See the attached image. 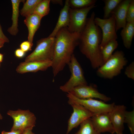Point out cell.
I'll use <instances>...</instances> for the list:
<instances>
[{
  "mask_svg": "<svg viewBox=\"0 0 134 134\" xmlns=\"http://www.w3.org/2000/svg\"><path fill=\"white\" fill-rule=\"evenodd\" d=\"M94 22L95 24L99 27L102 31L100 49L110 40L117 39V36L116 30V23L113 15H112L111 17L106 19L95 18Z\"/></svg>",
  "mask_w": 134,
  "mask_h": 134,
  "instance_id": "obj_9",
  "label": "cell"
},
{
  "mask_svg": "<svg viewBox=\"0 0 134 134\" xmlns=\"http://www.w3.org/2000/svg\"><path fill=\"white\" fill-rule=\"evenodd\" d=\"M50 0H42L36 7L34 13L42 18L47 15L50 11Z\"/></svg>",
  "mask_w": 134,
  "mask_h": 134,
  "instance_id": "obj_24",
  "label": "cell"
},
{
  "mask_svg": "<svg viewBox=\"0 0 134 134\" xmlns=\"http://www.w3.org/2000/svg\"><path fill=\"white\" fill-rule=\"evenodd\" d=\"M55 39V37L48 36L37 41L35 48L26 58L25 61H51Z\"/></svg>",
  "mask_w": 134,
  "mask_h": 134,
  "instance_id": "obj_4",
  "label": "cell"
},
{
  "mask_svg": "<svg viewBox=\"0 0 134 134\" xmlns=\"http://www.w3.org/2000/svg\"><path fill=\"white\" fill-rule=\"evenodd\" d=\"M68 100L76 102L94 114L104 112H109L113 109L114 103L107 104L101 100L93 99H80L78 98L68 92L67 94Z\"/></svg>",
  "mask_w": 134,
  "mask_h": 134,
  "instance_id": "obj_8",
  "label": "cell"
},
{
  "mask_svg": "<svg viewBox=\"0 0 134 134\" xmlns=\"http://www.w3.org/2000/svg\"><path fill=\"white\" fill-rule=\"evenodd\" d=\"M3 58V55L0 53V63L2 62Z\"/></svg>",
  "mask_w": 134,
  "mask_h": 134,
  "instance_id": "obj_36",
  "label": "cell"
},
{
  "mask_svg": "<svg viewBox=\"0 0 134 134\" xmlns=\"http://www.w3.org/2000/svg\"><path fill=\"white\" fill-rule=\"evenodd\" d=\"M80 35V33L70 32L67 27L62 28L56 34L51 61L54 77L70 62L74 49L78 45Z\"/></svg>",
  "mask_w": 134,
  "mask_h": 134,
  "instance_id": "obj_1",
  "label": "cell"
},
{
  "mask_svg": "<svg viewBox=\"0 0 134 134\" xmlns=\"http://www.w3.org/2000/svg\"><path fill=\"white\" fill-rule=\"evenodd\" d=\"M7 114L13 120V124L11 131L20 130L23 131L27 129L32 130L35 126L36 117L34 114L28 110H9Z\"/></svg>",
  "mask_w": 134,
  "mask_h": 134,
  "instance_id": "obj_6",
  "label": "cell"
},
{
  "mask_svg": "<svg viewBox=\"0 0 134 134\" xmlns=\"http://www.w3.org/2000/svg\"><path fill=\"white\" fill-rule=\"evenodd\" d=\"M131 1L122 0L111 13L115 18L116 32L121 28H123L126 25L127 10Z\"/></svg>",
  "mask_w": 134,
  "mask_h": 134,
  "instance_id": "obj_15",
  "label": "cell"
},
{
  "mask_svg": "<svg viewBox=\"0 0 134 134\" xmlns=\"http://www.w3.org/2000/svg\"><path fill=\"white\" fill-rule=\"evenodd\" d=\"M32 46L28 40L23 42L20 45V49L25 52L31 50Z\"/></svg>",
  "mask_w": 134,
  "mask_h": 134,
  "instance_id": "obj_29",
  "label": "cell"
},
{
  "mask_svg": "<svg viewBox=\"0 0 134 134\" xmlns=\"http://www.w3.org/2000/svg\"><path fill=\"white\" fill-rule=\"evenodd\" d=\"M68 102L72 107L73 111L68 121L66 134L73 128H76L83 121L91 118L94 114L82 105L68 100Z\"/></svg>",
  "mask_w": 134,
  "mask_h": 134,
  "instance_id": "obj_10",
  "label": "cell"
},
{
  "mask_svg": "<svg viewBox=\"0 0 134 134\" xmlns=\"http://www.w3.org/2000/svg\"><path fill=\"white\" fill-rule=\"evenodd\" d=\"M42 0H27L24 3L23 7L20 10V14L25 17L34 13L37 5Z\"/></svg>",
  "mask_w": 134,
  "mask_h": 134,
  "instance_id": "obj_21",
  "label": "cell"
},
{
  "mask_svg": "<svg viewBox=\"0 0 134 134\" xmlns=\"http://www.w3.org/2000/svg\"><path fill=\"white\" fill-rule=\"evenodd\" d=\"M50 2L53 4H59L61 5H63V1L62 0H50Z\"/></svg>",
  "mask_w": 134,
  "mask_h": 134,
  "instance_id": "obj_33",
  "label": "cell"
},
{
  "mask_svg": "<svg viewBox=\"0 0 134 134\" xmlns=\"http://www.w3.org/2000/svg\"></svg>",
  "mask_w": 134,
  "mask_h": 134,
  "instance_id": "obj_38",
  "label": "cell"
},
{
  "mask_svg": "<svg viewBox=\"0 0 134 134\" xmlns=\"http://www.w3.org/2000/svg\"><path fill=\"white\" fill-rule=\"evenodd\" d=\"M124 123H126L132 134H134V110H126L125 115Z\"/></svg>",
  "mask_w": 134,
  "mask_h": 134,
  "instance_id": "obj_26",
  "label": "cell"
},
{
  "mask_svg": "<svg viewBox=\"0 0 134 134\" xmlns=\"http://www.w3.org/2000/svg\"><path fill=\"white\" fill-rule=\"evenodd\" d=\"M118 45L116 40L113 39L109 41L100 49L103 63L111 56Z\"/></svg>",
  "mask_w": 134,
  "mask_h": 134,
  "instance_id": "obj_20",
  "label": "cell"
},
{
  "mask_svg": "<svg viewBox=\"0 0 134 134\" xmlns=\"http://www.w3.org/2000/svg\"><path fill=\"white\" fill-rule=\"evenodd\" d=\"M2 117L0 113V120L2 119Z\"/></svg>",
  "mask_w": 134,
  "mask_h": 134,
  "instance_id": "obj_37",
  "label": "cell"
},
{
  "mask_svg": "<svg viewBox=\"0 0 134 134\" xmlns=\"http://www.w3.org/2000/svg\"><path fill=\"white\" fill-rule=\"evenodd\" d=\"M80 125L79 129L74 134H100L94 128L90 118L83 121Z\"/></svg>",
  "mask_w": 134,
  "mask_h": 134,
  "instance_id": "obj_22",
  "label": "cell"
},
{
  "mask_svg": "<svg viewBox=\"0 0 134 134\" xmlns=\"http://www.w3.org/2000/svg\"><path fill=\"white\" fill-rule=\"evenodd\" d=\"M95 15L93 12L87 18L86 25L80 33L78 45L81 52L89 60L92 67L95 69L103 64L100 48V32L94 23Z\"/></svg>",
  "mask_w": 134,
  "mask_h": 134,
  "instance_id": "obj_2",
  "label": "cell"
},
{
  "mask_svg": "<svg viewBox=\"0 0 134 134\" xmlns=\"http://www.w3.org/2000/svg\"><path fill=\"white\" fill-rule=\"evenodd\" d=\"M12 7V14L11 19L12 24L11 27L7 29V31L11 35L15 36L18 32V18L19 16V7L21 2L23 3L25 1L23 0H11Z\"/></svg>",
  "mask_w": 134,
  "mask_h": 134,
  "instance_id": "obj_18",
  "label": "cell"
},
{
  "mask_svg": "<svg viewBox=\"0 0 134 134\" xmlns=\"http://www.w3.org/2000/svg\"><path fill=\"white\" fill-rule=\"evenodd\" d=\"M120 34L124 46L127 49H130L134 34V21L127 22Z\"/></svg>",
  "mask_w": 134,
  "mask_h": 134,
  "instance_id": "obj_19",
  "label": "cell"
},
{
  "mask_svg": "<svg viewBox=\"0 0 134 134\" xmlns=\"http://www.w3.org/2000/svg\"><path fill=\"white\" fill-rule=\"evenodd\" d=\"M23 132L20 130L12 131L9 132H6L3 131L1 132V134H22Z\"/></svg>",
  "mask_w": 134,
  "mask_h": 134,
  "instance_id": "obj_32",
  "label": "cell"
},
{
  "mask_svg": "<svg viewBox=\"0 0 134 134\" xmlns=\"http://www.w3.org/2000/svg\"><path fill=\"white\" fill-rule=\"evenodd\" d=\"M127 22L134 21V0H131L128 8L126 17Z\"/></svg>",
  "mask_w": 134,
  "mask_h": 134,
  "instance_id": "obj_27",
  "label": "cell"
},
{
  "mask_svg": "<svg viewBox=\"0 0 134 134\" xmlns=\"http://www.w3.org/2000/svg\"><path fill=\"white\" fill-rule=\"evenodd\" d=\"M127 62L123 52L117 51L98 68L97 74L101 78L112 79L120 73Z\"/></svg>",
  "mask_w": 134,
  "mask_h": 134,
  "instance_id": "obj_3",
  "label": "cell"
},
{
  "mask_svg": "<svg viewBox=\"0 0 134 134\" xmlns=\"http://www.w3.org/2000/svg\"><path fill=\"white\" fill-rule=\"evenodd\" d=\"M42 18L34 13L25 17L24 20L25 24L27 26L28 31V41L33 45V39L34 34L40 25Z\"/></svg>",
  "mask_w": 134,
  "mask_h": 134,
  "instance_id": "obj_17",
  "label": "cell"
},
{
  "mask_svg": "<svg viewBox=\"0 0 134 134\" xmlns=\"http://www.w3.org/2000/svg\"><path fill=\"white\" fill-rule=\"evenodd\" d=\"M69 93L80 99L97 98L104 102L111 100L110 97L99 92L94 86L87 84L79 86L73 88Z\"/></svg>",
  "mask_w": 134,
  "mask_h": 134,
  "instance_id": "obj_11",
  "label": "cell"
},
{
  "mask_svg": "<svg viewBox=\"0 0 134 134\" xmlns=\"http://www.w3.org/2000/svg\"><path fill=\"white\" fill-rule=\"evenodd\" d=\"M125 74L128 78L134 80V62H132L126 68Z\"/></svg>",
  "mask_w": 134,
  "mask_h": 134,
  "instance_id": "obj_28",
  "label": "cell"
},
{
  "mask_svg": "<svg viewBox=\"0 0 134 134\" xmlns=\"http://www.w3.org/2000/svg\"><path fill=\"white\" fill-rule=\"evenodd\" d=\"M69 0H65V5L61 9L58 20L54 30L48 36L55 37L58 31L62 28L67 27L69 22Z\"/></svg>",
  "mask_w": 134,
  "mask_h": 134,
  "instance_id": "obj_16",
  "label": "cell"
},
{
  "mask_svg": "<svg viewBox=\"0 0 134 134\" xmlns=\"http://www.w3.org/2000/svg\"><path fill=\"white\" fill-rule=\"evenodd\" d=\"M96 0H69L70 7L79 9L88 7L95 4Z\"/></svg>",
  "mask_w": 134,
  "mask_h": 134,
  "instance_id": "obj_25",
  "label": "cell"
},
{
  "mask_svg": "<svg viewBox=\"0 0 134 134\" xmlns=\"http://www.w3.org/2000/svg\"><path fill=\"white\" fill-rule=\"evenodd\" d=\"M67 65L71 73L70 77L65 84L60 87L61 90L67 93L76 87L87 84L82 68L74 54Z\"/></svg>",
  "mask_w": 134,
  "mask_h": 134,
  "instance_id": "obj_5",
  "label": "cell"
},
{
  "mask_svg": "<svg viewBox=\"0 0 134 134\" xmlns=\"http://www.w3.org/2000/svg\"><path fill=\"white\" fill-rule=\"evenodd\" d=\"M126 107L124 105H114L109 112L111 123L117 134H123Z\"/></svg>",
  "mask_w": 134,
  "mask_h": 134,
  "instance_id": "obj_13",
  "label": "cell"
},
{
  "mask_svg": "<svg viewBox=\"0 0 134 134\" xmlns=\"http://www.w3.org/2000/svg\"><path fill=\"white\" fill-rule=\"evenodd\" d=\"M5 42L3 40L0 39V49L2 47Z\"/></svg>",
  "mask_w": 134,
  "mask_h": 134,
  "instance_id": "obj_35",
  "label": "cell"
},
{
  "mask_svg": "<svg viewBox=\"0 0 134 134\" xmlns=\"http://www.w3.org/2000/svg\"><path fill=\"white\" fill-rule=\"evenodd\" d=\"M30 129H27L24 131L22 134H35L32 132Z\"/></svg>",
  "mask_w": 134,
  "mask_h": 134,
  "instance_id": "obj_34",
  "label": "cell"
},
{
  "mask_svg": "<svg viewBox=\"0 0 134 134\" xmlns=\"http://www.w3.org/2000/svg\"><path fill=\"white\" fill-rule=\"evenodd\" d=\"M90 119L94 128L99 133L107 132L113 134L115 133L109 112L94 114Z\"/></svg>",
  "mask_w": 134,
  "mask_h": 134,
  "instance_id": "obj_12",
  "label": "cell"
},
{
  "mask_svg": "<svg viewBox=\"0 0 134 134\" xmlns=\"http://www.w3.org/2000/svg\"><path fill=\"white\" fill-rule=\"evenodd\" d=\"M14 53L16 57L18 58H23L24 56L25 52L20 48H18L15 50Z\"/></svg>",
  "mask_w": 134,
  "mask_h": 134,
  "instance_id": "obj_30",
  "label": "cell"
},
{
  "mask_svg": "<svg viewBox=\"0 0 134 134\" xmlns=\"http://www.w3.org/2000/svg\"><path fill=\"white\" fill-rule=\"evenodd\" d=\"M51 61H32L20 63L16 69V72L23 74L28 72H36L38 71H45L51 67Z\"/></svg>",
  "mask_w": 134,
  "mask_h": 134,
  "instance_id": "obj_14",
  "label": "cell"
},
{
  "mask_svg": "<svg viewBox=\"0 0 134 134\" xmlns=\"http://www.w3.org/2000/svg\"><path fill=\"white\" fill-rule=\"evenodd\" d=\"M122 0H103L104 6L103 8V19H106L110 17L112 12L116 8Z\"/></svg>",
  "mask_w": 134,
  "mask_h": 134,
  "instance_id": "obj_23",
  "label": "cell"
},
{
  "mask_svg": "<svg viewBox=\"0 0 134 134\" xmlns=\"http://www.w3.org/2000/svg\"><path fill=\"white\" fill-rule=\"evenodd\" d=\"M96 6L95 4L88 7L79 9L70 7L69 10V22L67 27L69 31L72 33H80L86 24L88 14L91 10Z\"/></svg>",
  "mask_w": 134,
  "mask_h": 134,
  "instance_id": "obj_7",
  "label": "cell"
},
{
  "mask_svg": "<svg viewBox=\"0 0 134 134\" xmlns=\"http://www.w3.org/2000/svg\"><path fill=\"white\" fill-rule=\"evenodd\" d=\"M0 39L4 41L5 42L8 43L9 42V40L8 38L4 34L0 24Z\"/></svg>",
  "mask_w": 134,
  "mask_h": 134,
  "instance_id": "obj_31",
  "label": "cell"
}]
</instances>
